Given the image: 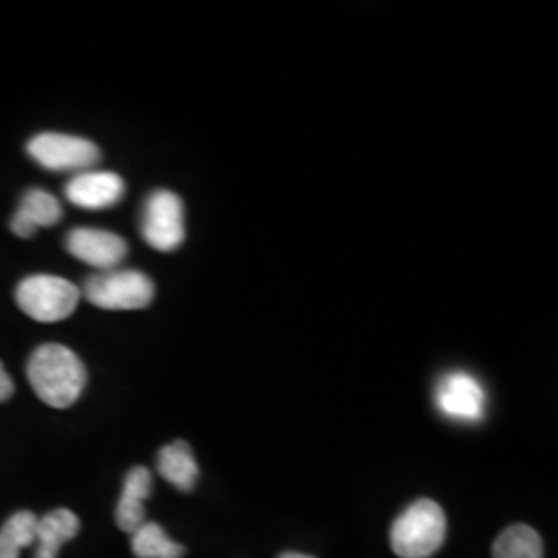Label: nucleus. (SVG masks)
<instances>
[{
	"instance_id": "16",
	"label": "nucleus",
	"mask_w": 558,
	"mask_h": 558,
	"mask_svg": "<svg viewBox=\"0 0 558 558\" xmlns=\"http://www.w3.org/2000/svg\"><path fill=\"white\" fill-rule=\"evenodd\" d=\"M38 519L34 511H17L0 530V558H20L21 550L36 544Z\"/></svg>"
},
{
	"instance_id": "4",
	"label": "nucleus",
	"mask_w": 558,
	"mask_h": 558,
	"mask_svg": "<svg viewBox=\"0 0 558 558\" xmlns=\"http://www.w3.org/2000/svg\"><path fill=\"white\" fill-rule=\"evenodd\" d=\"M83 296L104 311H140L156 296V286L143 271L108 269L85 281Z\"/></svg>"
},
{
	"instance_id": "14",
	"label": "nucleus",
	"mask_w": 558,
	"mask_h": 558,
	"mask_svg": "<svg viewBox=\"0 0 558 558\" xmlns=\"http://www.w3.org/2000/svg\"><path fill=\"white\" fill-rule=\"evenodd\" d=\"M493 558H544V544L534 527L515 523L495 539Z\"/></svg>"
},
{
	"instance_id": "18",
	"label": "nucleus",
	"mask_w": 558,
	"mask_h": 558,
	"mask_svg": "<svg viewBox=\"0 0 558 558\" xmlns=\"http://www.w3.org/2000/svg\"><path fill=\"white\" fill-rule=\"evenodd\" d=\"M279 558H315L308 557V555H300V553H283Z\"/></svg>"
},
{
	"instance_id": "7",
	"label": "nucleus",
	"mask_w": 558,
	"mask_h": 558,
	"mask_svg": "<svg viewBox=\"0 0 558 558\" xmlns=\"http://www.w3.org/2000/svg\"><path fill=\"white\" fill-rule=\"evenodd\" d=\"M435 401L440 414L459 422H480L486 414V391L470 373H447L437 385Z\"/></svg>"
},
{
	"instance_id": "13",
	"label": "nucleus",
	"mask_w": 558,
	"mask_h": 558,
	"mask_svg": "<svg viewBox=\"0 0 558 558\" xmlns=\"http://www.w3.org/2000/svg\"><path fill=\"white\" fill-rule=\"evenodd\" d=\"M81 521L69 509H54L38 519L36 558H57L62 544L80 534Z\"/></svg>"
},
{
	"instance_id": "8",
	"label": "nucleus",
	"mask_w": 558,
	"mask_h": 558,
	"mask_svg": "<svg viewBox=\"0 0 558 558\" xmlns=\"http://www.w3.org/2000/svg\"><path fill=\"white\" fill-rule=\"evenodd\" d=\"M64 246L75 259H80L89 267H96L100 271L117 269L129 253L126 240L122 236L106 230H94V228L71 230L66 234Z\"/></svg>"
},
{
	"instance_id": "6",
	"label": "nucleus",
	"mask_w": 558,
	"mask_h": 558,
	"mask_svg": "<svg viewBox=\"0 0 558 558\" xmlns=\"http://www.w3.org/2000/svg\"><path fill=\"white\" fill-rule=\"evenodd\" d=\"M141 234L160 253L179 248L184 240V209L179 195L172 191H156L147 197L141 216Z\"/></svg>"
},
{
	"instance_id": "3",
	"label": "nucleus",
	"mask_w": 558,
	"mask_h": 558,
	"mask_svg": "<svg viewBox=\"0 0 558 558\" xmlns=\"http://www.w3.org/2000/svg\"><path fill=\"white\" fill-rule=\"evenodd\" d=\"M15 300L27 317L40 323H59L75 313L81 290L69 279L38 274L21 279Z\"/></svg>"
},
{
	"instance_id": "17",
	"label": "nucleus",
	"mask_w": 558,
	"mask_h": 558,
	"mask_svg": "<svg viewBox=\"0 0 558 558\" xmlns=\"http://www.w3.org/2000/svg\"><path fill=\"white\" fill-rule=\"evenodd\" d=\"M13 393H15L13 379L9 377L7 368H4V366H2V362H0V403H2V401H7V399L13 398Z\"/></svg>"
},
{
	"instance_id": "5",
	"label": "nucleus",
	"mask_w": 558,
	"mask_h": 558,
	"mask_svg": "<svg viewBox=\"0 0 558 558\" xmlns=\"http://www.w3.org/2000/svg\"><path fill=\"white\" fill-rule=\"evenodd\" d=\"M29 158L41 168L52 172H85L100 161V149L89 140L64 135V133H40L27 143Z\"/></svg>"
},
{
	"instance_id": "11",
	"label": "nucleus",
	"mask_w": 558,
	"mask_h": 558,
	"mask_svg": "<svg viewBox=\"0 0 558 558\" xmlns=\"http://www.w3.org/2000/svg\"><path fill=\"white\" fill-rule=\"evenodd\" d=\"M154 493V476L147 468H133L122 486V497L117 507V525L122 532L133 534L145 523V500Z\"/></svg>"
},
{
	"instance_id": "10",
	"label": "nucleus",
	"mask_w": 558,
	"mask_h": 558,
	"mask_svg": "<svg viewBox=\"0 0 558 558\" xmlns=\"http://www.w3.org/2000/svg\"><path fill=\"white\" fill-rule=\"evenodd\" d=\"M62 218L59 199L41 189H32L23 195L17 214L11 220V230L20 239H34L40 228H50Z\"/></svg>"
},
{
	"instance_id": "2",
	"label": "nucleus",
	"mask_w": 558,
	"mask_h": 558,
	"mask_svg": "<svg viewBox=\"0 0 558 558\" xmlns=\"http://www.w3.org/2000/svg\"><path fill=\"white\" fill-rule=\"evenodd\" d=\"M391 548L399 558H430L447 538V515L439 502H412L391 525Z\"/></svg>"
},
{
	"instance_id": "15",
	"label": "nucleus",
	"mask_w": 558,
	"mask_h": 558,
	"mask_svg": "<svg viewBox=\"0 0 558 558\" xmlns=\"http://www.w3.org/2000/svg\"><path fill=\"white\" fill-rule=\"evenodd\" d=\"M131 536V548L137 558H180L184 555V546L170 538L156 521H145Z\"/></svg>"
},
{
	"instance_id": "1",
	"label": "nucleus",
	"mask_w": 558,
	"mask_h": 558,
	"mask_svg": "<svg viewBox=\"0 0 558 558\" xmlns=\"http://www.w3.org/2000/svg\"><path fill=\"white\" fill-rule=\"evenodd\" d=\"M27 379L46 405L64 410L81 398L87 371L80 356L66 345L44 343L29 356Z\"/></svg>"
},
{
	"instance_id": "12",
	"label": "nucleus",
	"mask_w": 558,
	"mask_h": 558,
	"mask_svg": "<svg viewBox=\"0 0 558 558\" xmlns=\"http://www.w3.org/2000/svg\"><path fill=\"white\" fill-rule=\"evenodd\" d=\"M158 472L180 493H191L199 482V465L193 449L184 440H174L161 447L158 453Z\"/></svg>"
},
{
	"instance_id": "9",
	"label": "nucleus",
	"mask_w": 558,
	"mask_h": 558,
	"mask_svg": "<svg viewBox=\"0 0 558 558\" xmlns=\"http://www.w3.org/2000/svg\"><path fill=\"white\" fill-rule=\"evenodd\" d=\"M64 195L81 209H108L124 197V182L114 172L85 170L66 182Z\"/></svg>"
}]
</instances>
